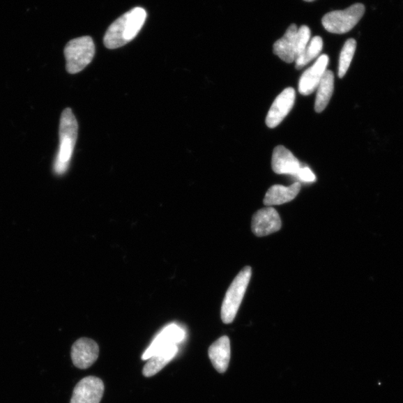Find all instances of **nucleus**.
Listing matches in <instances>:
<instances>
[{
	"label": "nucleus",
	"mask_w": 403,
	"mask_h": 403,
	"mask_svg": "<svg viewBox=\"0 0 403 403\" xmlns=\"http://www.w3.org/2000/svg\"><path fill=\"white\" fill-rule=\"evenodd\" d=\"M146 16L145 9L136 7L116 19L106 31L104 36L105 47L114 50L130 43L139 33Z\"/></svg>",
	"instance_id": "f257e3e1"
},
{
	"label": "nucleus",
	"mask_w": 403,
	"mask_h": 403,
	"mask_svg": "<svg viewBox=\"0 0 403 403\" xmlns=\"http://www.w3.org/2000/svg\"><path fill=\"white\" fill-rule=\"evenodd\" d=\"M78 137V122L71 109L63 111L59 126L60 145L54 162V172L57 175L65 174Z\"/></svg>",
	"instance_id": "f03ea898"
},
{
	"label": "nucleus",
	"mask_w": 403,
	"mask_h": 403,
	"mask_svg": "<svg viewBox=\"0 0 403 403\" xmlns=\"http://www.w3.org/2000/svg\"><path fill=\"white\" fill-rule=\"evenodd\" d=\"M251 275V268L245 267L231 282L221 307V319L225 324H229L235 320L248 287Z\"/></svg>",
	"instance_id": "7ed1b4c3"
},
{
	"label": "nucleus",
	"mask_w": 403,
	"mask_h": 403,
	"mask_svg": "<svg viewBox=\"0 0 403 403\" xmlns=\"http://www.w3.org/2000/svg\"><path fill=\"white\" fill-rule=\"evenodd\" d=\"M95 55V45L90 36L73 39L65 48L66 69L70 74H76L86 68Z\"/></svg>",
	"instance_id": "20e7f679"
},
{
	"label": "nucleus",
	"mask_w": 403,
	"mask_h": 403,
	"mask_svg": "<svg viewBox=\"0 0 403 403\" xmlns=\"http://www.w3.org/2000/svg\"><path fill=\"white\" fill-rule=\"evenodd\" d=\"M365 13V6L356 3L345 10H334L326 14L322 20V24L328 33L345 34L357 25Z\"/></svg>",
	"instance_id": "39448f33"
},
{
	"label": "nucleus",
	"mask_w": 403,
	"mask_h": 403,
	"mask_svg": "<svg viewBox=\"0 0 403 403\" xmlns=\"http://www.w3.org/2000/svg\"><path fill=\"white\" fill-rule=\"evenodd\" d=\"M104 390L103 381L100 378H84L74 388L70 403H100Z\"/></svg>",
	"instance_id": "423d86ee"
},
{
	"label": "nucleus",
	"mask_w": 403,
	"mask_h": 403,
	"mask_svg": "<svg viewBox=\"0 0 403 403\" xmlns=\"http://www.w3.org/2000/svg\"><path fill=\"white\" fill-rule=\"evenodd\" d=\"M282 227V221L277 210L267 207L259 210L252 220V230L258 237L267 236L278 231Z\"/></svg>",
	"instance_id": "0eeeda50"
},
{
	"label": "nucleus",
	"mask_w": 403,
	"mask_h": 403,
	"mask_svg": "<svg viewBox=\"0 0 403 403\" xmlns=\"http://www.w3.org/2000/svg\"><path fill=\"white\" fill-rule=\"evenodd\" d=\"M100 353L98 344L88 337L79 338L71 349L73 363L79 369H87L98 360Z\"/></svg>",
	"instance_id": "6e6552de"
},
{
	"label": "nucleus",
	"mask_w": 403,
	"mask_h": 403,
	"mask_svg": "<svg viewBox=\"0 0 403 403\" xmlns=\"http://www.w3.org/2000/svg\"><path fill=\"white\" fill-rule=\"evenodd\" d=\"M296 92L293 88L284 89L275 99L266 118V124L271 129L278 126L293 108Z\"/></svg>",
	"instance_id": "1a4fd4ad"
},
{
	"label": "nucleus",
	"mask_w": 403,
	"mask_h": 403,
	"mask_svg": "<svg viewBox=\"0 0 403 403\" xmlns=\"http://www.w3.org/2000/svg\"><path fill=\"white\" fill-rule=\"evenodd\" d=\"M185 333L181 327L172 324L167 326L154 339L152 344L142 356L143 360H147L155 356L162 349L182 342L184 340Z\"/></svg>",
	"instance_id": "9d476101"
},
{
	"label": "nucleus",
	"mask_w": 403,
	"mask_h": 403,
	"mask_svg": "<svg viewBox=\"0 0 403 403\" xmlns=\"http://www.w3.org/2000/svg\"><path fill=\"white\" fill-rule=\"evenodd\" d=\"M330 59L327 55H322L317 59L314 65L307 69L301 76L299 82V92L307 96L314 93L324 75Z\"/></svg>",
	"instance_id": "9b49d317"
},
{
	"label": "nucleus",
	"mask_w": 403,
	"mask_h": 403,
	"mask_svg": "<svg viewBox=\"0 0 403 403\" xmlns=\"http://www.w3.org/2000/svg\"><path fill=\"white\" fill-rule=\"evenodd\" d=\"M272 168L277 174L296 176L301 168V163L293 153L284 146L275 148L272 156Z\"/></svg>",
	"instance_id": "f8f14e48"
},
{
	"label": "nucleus",
	"mask_w": 403,
	"mask_h": 403,
	"mask_svg": "<svg viewBox=\"0 0 403 403\" xmlns=\"http://www.w3.org/2000/svg\"><path fill=\"white\" fill-rule=\"evenodd\" d=\"M208 356L212 365L220 374L226 372L231 356L229 338L222 336L208 349Z\"/></svg>",
	"instance_id": "ddd939ff"
},
{
	"label": "nucleus",
	"mask_w": 403,
	"mask_h": 403,
	"mask_svg": "<svg viewBox=\"0 0 403 403\" xmlns=\"http://www.w3.org/2000/svg\"><path fill=\"white\" fill-rule=\"evenodd\" d=\"M301 183H295L289 187L275 185L269 188L264 199V204L268 207L289 203L301 192Z\"/></svg>",
	"instance_id": "4468645a"
},
{
	"label": "nucleus",
	"mask_w": 403,
	"mask_h": 403,
	"mask_svg": "<svg viewBox=\"0 0 403 403\" xmlns=\"http://www.w3.org/2000/svg\"><path fill=\"white\" fill-rule=\"evenodd\" d=\"M298 28L295 24H291L284 36L278 40L273 45L275 55L279 56L286 63H293L296 60L295 45L296 37Z\"/></svg>",
	"instance_id": "2eb2a0df"
},
{
	"label": "nucleus",
	"mask_w": 403,
	"mask_h": 403,
	"mask_svg": "<svg viewBox=\"0 0 403 403\" xmlns=\"http://www.w3.org/2000/svg\"><path fill=\"white\" fill-rule=\"evenodd\" d=\"M178 351L177 345L168 347L161 352L149 358L144 365L143 375L145 377H151L157 374L176 356Z\"/></svg>",
	"instance_id": "dca6fc26"
},
{
	"label": "nucleus",
	"mask_w": 403,
	"mask_h": 403,
	"mask_svg": "<svg viewBox=\"0 0 403 403\" xmlns=\"http://www.w3.org/2000/svg\"><path fill=\"white\" fill-rule=\"evenodd\" d=\"M335 77L331 70H326L317 89L314 109L317 113L323 112L330 102L334 91Z\"/></svg>",
	"instance_id": "f3484780"
},
{
	"label": "nucleus",
	"mask_w": 403,
	"mask_h": 403,
	"mask_svg": "<svg viewBox=\"0 0 403 403\" xmlns=\"http://www.w3.org/2000/svg\"><path fill=\"white\" fill-rule=\"evenodd\" d=\"M324 48V41L320 36H315L311 39L303 54L295 60L296 68L301 70L312 60L319 56Z\"/></svg>",
	"instance_id": "a211bd4d"
},
{
	"label": "nucleus",
	"mask_w": 403,
	"mask_h": 403,
	"mask_svg": "<svg viewBox=\"0 0 403 403\" xmlns=\"http://www.w3.org/2000/svg\"><path fill=\"white\" fill-rule=\"evenodd\" d=\"M356 40L351 38L346 41L339 59L338 77L343 78L351 65L356 50Z\"/></svg>",
	"instance_id": "6ab92c4d"
},
{
	"label": "nucleus",
	"mask_w": 403,
	"mask_h": 403,
	"mask_svg": "<svg viewBox=\"0 0 403 403\" xmlns=\"http://www.w3.org/2000/svg\"><path fill=\"white\" fill-rule=\"evenodd\" d=\"M311 40V30L307 26H302L298 29L296 37L295 56L296 59L303 54L307 45Z\"/></svg>",
	"instance_id": "aec40b11"
},
{
	"label": "nucleus",
	"mask_w": 403,
	"mask_h": 403,
	"mask_svg": "<svg viewBox=\"0 0 403 403\" xmlns=\"http://www.w3.org/2000/svg\"><path fill=\"white\" fill-rule=\"evenodd\" d=\"M301 182L305 183H312L316 181V176L310 167H301L299 172L295 176Z\"/></svg>",
	"instance_id": "412c9836"
},
{
	"label": "nucleus",
	"mask_w": 403,
	"mask_h": 403,
	"mask_svg": "<svg viewBox=\"0 0 403 403\" xmlns=\"http://www.w3.org/2000/svg\"><path fill=\"white\" fill-rule=\"evenodd\" d=\"M305 2H313L314 0H304Z\"/></svg>",
	"instance_id": "4be33fe9"
}]
</instances>
